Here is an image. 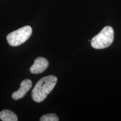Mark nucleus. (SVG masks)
<instances>
[{
    "label": "nucleus",
    "instance_id": "nucleus-1",
    "mask_svg": "<svg viewBox=\"0 0 121 121\" xmlns=\"http://www.w3.org/2000/svg\"><path fill=\"white\" fill-rule=\"evenodd\" d=\"M57 82V78L53 75L42 78L36 84L31 92V97L33 100L37 103L43 101L52 91Z\"/></svg>",
    "mask_w": 121,
    "mask_h": 121
},
{
    "label": "nucleus",
    "instance_id": "nucleus-2",
    "mask_svg": "<svg viewBox=\"0 0 121 121\" xmlns=\"http://www.w3.org/2000/svg\"><path fill=\"white\" fill-rule=\"evenodd\" d=\"M114 31L111 26H105L91 40V45L95 49L105 48L112 43Z\"/></svg>",
    "mask_w": 121,
    "mask_h": 121
},
{
    "label": "nucleus",
    "instance_id": "nucleus-3",
    "mask_svg": "<svg viewBox=\"0 0 121 121\" xmlns=\"http://www.w3.org/2000/svg\"><path fill=\"white\" fill-rule=\"evenodd\" d=\"M32 33V29L29 25L25 26L10 33L7 36L8 43L13 47L19 46L29 38Z\"/></svg>",
    "mask_w": 121,
    "mask_h": 121
},
{
    "label": "nucleus",
    "instance_id": "nucleus-4",
    "mask_svg": "<svg viewBox=\"0 0 121 121\" xmlns=\"http://www.w3.org/2000/svg\"><path fill=\"white\" fill-rule=\"evenodd\" d=\"M49 62L46 58L44 57H38L34 60V63L30 68V71L31 73H41L47 69Z\"/></svg>",
    "mask_w": 121,
    "mask_h": 121
},
{
    "label": "nucleus",
    "instance_id": "nucleus-5",
    "mask_svg": "<svg viewBox=\"0 0 121 121\" xmlns=\"http://www.w3.org/2000/svg\"><path fill=\"white\" fill-rule=\"evenodd\" d=\"M32 86V82L29 79L23 80L20 84V87L19 90L12 94V98L14 100H19L22 99L26 94L28 91Z\"/></svg>",
    "mask_w": 121,
    "mask_h": 121
},
{
    "label": "nucleus",
    "instance_id": "nucleus-6",
    "mask_svg": "<svg viewBox=\"0 0 121 121\" xmlns=\"http://www.w3.org/2000/svg\"><path fill=\"white\" fill-rule=\"evenodd\" d=\"M0 119L3 121H17V117L14 112L5 109L0 112Z\"/></svg>",
    "mask_w": 121,
    "mask_h": 121
},
{
    "label": "nucleus",
    "instance_id": "nucleus-7",
    "mask_svg": "<svg viewBox=\"0 0 121 121\" xmlns=\"http://www.w3.org/2000/svg\"><path fill=\"white\" fill-rule=\"evenodd\" d=\"M40 121H58L59 119L56 114L54 113L44 115L40 119Z\"/></svg>",
    "mask_w": 121,
    "mask_h": 121
}]
</instances>
